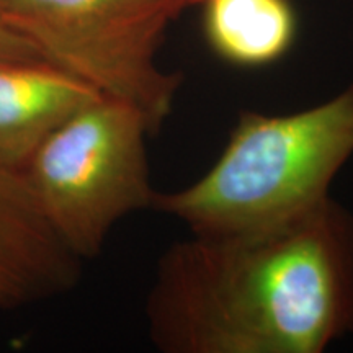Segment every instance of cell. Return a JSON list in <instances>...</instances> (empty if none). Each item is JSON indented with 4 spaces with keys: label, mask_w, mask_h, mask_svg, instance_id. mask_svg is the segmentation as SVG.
<instances>
[{
    "label": "cell",
    "mask_w": 353,
    "mask_h": 353,
    "mask_svg": "<svg viewBox=\"0 0 353 353\" xmlns=\"http://www.w3.org/2000/svg\"><path fill=\"white\" fill-rule=\"evenodd\" d=\"M164 353H321L353 335V213L332 196L259 231L176 242L145 303Z\"/></svg>",
    "instance_id": "cell-1"
},
{
    "label": "cell",
    "mask_w": 353,
    "mask_h": 353,
    "mask_svg": "<svg viewBox=\"0 0 353 353\" xmlns=\"http://www.w3.org/2000/svg\"><path fill=\"white\" fill-rule=\"evenodd\" d=\"M352 156L353 83L301 112H242L211 169L182 190L156 192L151 208L198 236L259 231L327 200Z\"/></svg>",
    "instance_id": "cell-2"
},
{
    "label": "cell",
    "mask_w": 353,
    "mask_h": 353,
    "mask_svg": "<svg viewBox=\"0 0 353 353\" xmlns=\"http://www.w3.org/2000/svg\"><path fill=\"white\" fill-rule=\"evenodd\" d=\"M187 8L185 0H0V21L43 61L138 108L157 134L182 83L157 52Z\"/></svg>",
    "instance_id": "cell-3"
},
{
    "label": "cell",
    "mask_w": 353,
    "mask_h": 353,
    "mask_svg": "<svg viewBox=\"0 0 353 353\" xmlns=\"http://www.w3.org/2000/svg\"><path fill=\"white\" fill-rule=\"evenodd\" d=\"M149 123L126 101L99 97L44 139L25 174L52 231L81 260L101 252L118 221L151 208Z\"/></svg>",
    "instance_id": "cell-4"
},
{
    "label": "cell",
    "mask_w": 353,
    "mask_h": 353,
    "mask_svg": "<svg viewBox=\"0 0 353 353\" xmlns=\"http://www.w3.org/2000/svg\"><path fill=\"white\" fill-rule=\"evenodd\" d=\"M79 278L81 259L52 231L25 170L0 165V309L59 296Z\"/></svg>",
    "instance_id": "cell-5"
},
{
    "label": "cell",
    "mask_w": 353,
    "mask_h": 353,
    "mask_svg": "<svg viewBox=\"0 0 353 353\" xmlns=\"http://www.w3.org/2000/svg\"><path fill=\"white\" fill-rule=\"evenodd\" d=\"M99 97L43 59L0 61V165L25 170L44 139Z\"/></svg>",
    "instance_id": "cell-6"
},
{
    "label": "cell",
    "mask_w": 353,
    "mask_h": 353,
    "mask_svg": "<svg viewBox=\"0 0 353 353\" xmlns=\"http://www.w3.org/2000/svg\"><path fill=\"white\" fill-rule=\"evenodd\" d=\"M210 50L236 68H263L288 54L298 34L291 0H200Z\"/></svg>",
    "instance_id": "cell-7"
},
{
    "label": "cell",
    "mask_w": 353,
    "mask_h": 353,
    "mask_svg": "<svg viewBox=\"0 0 353 353\" xmlns=\"http://www.w3.org/2000/svg\"><path fill=\"white\" fill-rule=\"evenodd\" d=\"M41 59L33 46L0 21V61Z\"/></svg>",
    "instance_id": "cell-8"
},
{
    "label": "cell",
    "mask_w": 353,
    "mask_h": 353,
    "mask_svg": "<svg viewBox=\"0 0 353 353\" xmlns=\"http://www.w3.org/2000/svg\"><path fill=\"white\" fill-rule=\"evenodd\" d=\"M198 2H200V0H185V3H187V6H188V7L198 6Z\"/></svg>",
    "instance_id": "cell-9"
}]
</instances>
